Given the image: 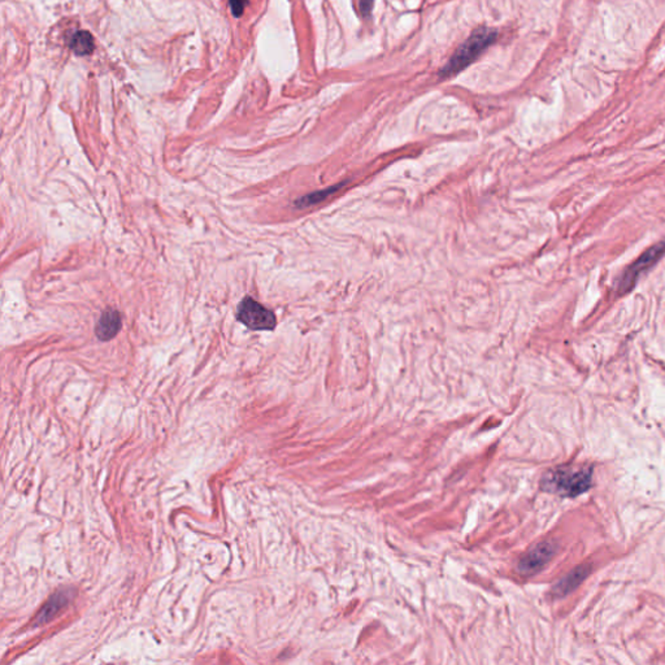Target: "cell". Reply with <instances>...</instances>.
<instances>
[{
  "label": "cell",
  "instance_id": "obj_4",
  "mask_svg": "<svg viewBox=\"0 0 665 665\" xmlns=\"http://www.w3.org/2000/svg\"><path fill=\"white\" fill-rule=\"evenodd\" d=\"M237 317L251 330H273L277 325L274 314L250 296L238 305Z\"/></svg>",
  "mask_w": 665,
  "mask_h": 665
},
{
  "label": "cell",
  "instance_id": "obj_7",
  "mask_svg": "<svg viewBox=\"0 0 665 665\" xmlns=\"http://www.w3.org/2000/svg\"><path fill=\"white\" fill-rule=\"evenodd\" d=\"M72 598H73L72 591L60 590L58 593H55L47 600V603L43 606V608L38 612V615L35 618V625H43V624H47L50 620L54 619L61 609H64L68 606Z\"/></svg>",
  "mask_w": 665,
  "mask_h": 665
},
{
  "label": "cell",
  "instance_id": "obj_1",
  "mask_svg": "<svg viewBox=\"0 0 665 665\" xmlns=\"http://www.w3.org/2000/svg\"><path fill=\"white\" fill-rule=\"evenodd\" d=\"M591 483L593 468L559 467L543 476L541 486L552 494L574 498L589 490Z\"/></svg>",
  "mask_w": 665,
  "mask_h": 665
},
{
  "label": "cell",
  "instance_id": "obj_9",
  "mask_svg": "<svg viewBox=\"0 0 665 665\" xmlns=\"http://www.w3.org/2000/svg\"><path fill=\"white\" fill-rule=\"evenodd\" d=\"M70 47L77 55H89L94 50V39L87 32H77L73 35Z\"/></svg>",
  "mask_w": 665,
  "mask_h": 665
},
{
  "label": "cell",
  "instance_id": "obj_10",
  "mask_svg": "<svg viewBox=\"0 0 665 665\" xmlns=\"http://www.w3.org/2000/svg\"><path fill=\"white\" fill-rule=\"evenodd\" d=\"M339 186L331 187L329 190H323V191H317V193H314L311 195H307V197H303L302 199H298L295 201V206L296 207H308V206H314V204H317L318 201L324 200V199L327 198L330 194H333V191H336Z\"/></svg>",
  "mask_w": 665,
  "mask_h": 665
},
{
  "label": "cell",
  "instance_id": "obj_3",
  "mask_svg": "<svg viewBox=\"0 0 665 665\" xmlns=\"http://www.w3.org/2000/svg\"><path fill=\"white\" fill-rule=\"evenodd\" d=\"M664 255L665 239L660 241L656 245L651 246L648 250H646L642 255L634 263H631V265L621 274L618 283L620 294H626L633 290V287L637 285V282L643 274H646L648 270L654 268Z\"/></svg>",
  "mask_w": 665,
  "mask_h": 665
},
{
  "label": "cell",
  "instance_id": "obj_12",
  "mask_svg": "<svg viewBox=\"0 0 665 665\" xmlns=\"http://www.w3.org/2000/svg\"><path fill=\"white\" fill-rule=\"evenodd\" d=\"M359 7L362 14H369L373 7V0H359Z\"/></svg>",
  "mask_w": 665,
  "mask_h": 665
},
{
  "label": "cell",
  "instance_id": "obj_5",
  "mask_svg": "<svg viewBox=\"0 0 665 665\" xmlns=\"http://www.w3.org/2000/svg\"><path fill=\"white\" fill-rule=\"evenodd\" d=\"M556 549L558 546L552 541L538 543L536 547H533L521 558V560L519 563V571L525 576L536 574L541 569H543L545 565L554 558V555L556 554Z\"/></svg>",
  "mask_w": 665,
  "mask_h": 665
},
{
  "label": "cell",
  "instance_id": "obj_8",
  "mask_svg": "<svg viewBox=\"0 0 665 665\" xmlns=\"http://www.w3.org/2000/svg\"><path fill=\"white\" fill-rule=\"evenodd\" d=\"M121 329V316L115 309H107L100 317L95 334L100 340H111L115 338Z\"/></svg>",
  "mask_w": 665,
  "mask_h": 665
},
{
  "label": "cell",
  "instance_id": "obj_6",
  "mask_svg": "<svg viewBox=\"0 0 665 665\" xmlns=\"http://www.w3.org/2000/svg\"><path fill=\"white\" fill-rule=\"evenodd\" d=\"M591 572V565L590 564H582L574 568L573 571L564 576L558 584L552 587V594L558 598L571 594L573 590H576L580 585L584 582L587 578V576Z\"/></svg>",
  "mask_w": 665,
  "mask_h": 665
},
{
  "label": "cell",
  "instance_id": "obj_2",
  "mask_svg": "<svg viewBox=\"0 0 665 665\" xmlns=\"http://www.w3.org/2000/svg\"><path fill=\"white\" fill-rule=\"evenodd\" d=\"M497 32L488 28H481L459 47L455 55L450 58L442 69V76H454L460 70L466 69L479 55L494 43Z\"/></svg>",
  "mask_w": 665,
  "mask_h": 665
},
{
  "label": "cell",
  "instance_id": "obj_11",
  "mask_svg": "<svg viewBox=\"0 0 665 665\" xmlns=\"http://www.w3.org/2000/svg\"><path fill=\"white\" fill-rule=\"evenodd\" d=\"M247 3H248L247 0H229L230 10H232V12H233V14L235 16V17L242 16V13H243V11H245Z\"/></svg>",
  "mask_w": 665,
  "mask_h": 665
}]
</instances>
